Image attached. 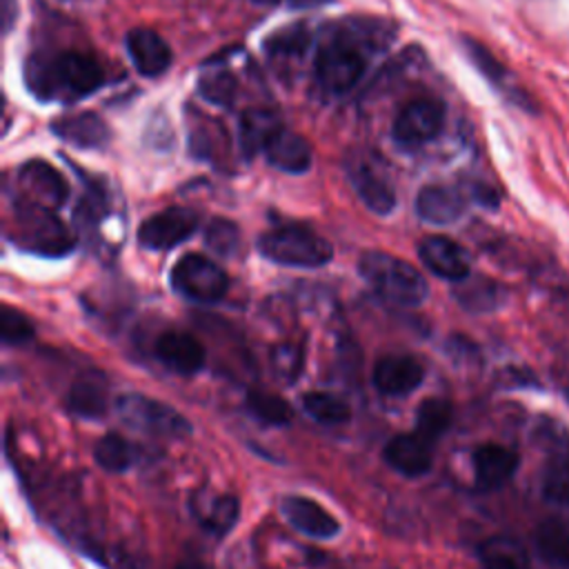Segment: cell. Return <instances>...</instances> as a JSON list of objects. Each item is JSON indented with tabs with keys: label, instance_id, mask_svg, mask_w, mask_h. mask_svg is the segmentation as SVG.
Segmentation results:
<instances>
[{
	"label": "cell",
	"instance_id": "836d02e7",
	"mask_svg": "<svg viewBox=\"0 0 569 569\" xmlns=\"http://www.w3.org/2000/svg\"><path fill=\"white\" fill-rule=\"evenodd\" d=\"M269 360H271L273 373L282 382L293 385L305 369V349L298 342H280L271 349Z\"/></svg>",
	"mask_w": 569,
	"mask_h": 569
},
{
	"label": "cell",
	"instance_id": "d6a6232c",
	"mask_svg": "<svg viewBox=\"0 0 569 569\" xmlns=\"http://www.w3.org/2000/svg\"><path fill=\"white\" fill-rule=\"evenodd\" d=\"M238 516H240L238 498L233 493H222V496L211 498L204 513H200V522L207 531H211L216 536H224L227 531L233 529Z\"/></svg>",
	"mask_w": 569,
	"mask_h": 569
},
{
	"label": "cell",
	"instance_id": "484cf974",
	"mask_svg": "<svg viewBox=\"0 0 569 569\" xmlns=\"http://www.w3.org/2000/svg\"><path fill=\"white\" fill-rule=\"evenodd\" d=\"M93 458L104 471L122 473L129 467H133V462L138 458V449L120 433H104L93 445Z\"/></svg>",
	"mask_w": 569,
	"mask_h": 569
},
{
	"label": "cell",
	"instance_id": "1f68e13d",
	"mask_svg": "<svg viewBox=\"0 0 569 569\" xmlns=\"http://www.w3.org/2000/svg\"><path fill=\"white\" fill-rule=\"evenodd\" d=\"M198 93L202 100L209 104L218 107H231L236 96H238V80L231 71L227 69H216V71H204L198 78Z\"/></svg>",
	"mask_w": 569,
	"mask_h": 569
},
{
	"label": "cell",
	"instance_id": "ab89813d",
	"mask_svg": "<svg viewBox=\"0 0 569 569\" xmlns=\"http://www.w3.org/2000/svg\"><path fill=\"white\" fill-rule=\"evenodd\" d=\"M291 7L296 9H309V7H318V4H327L331 0H287Z\"/></svg>",
	"mask_w": 569,
	"mask_h": 569
},
{
	"label": "cell",
	"instance_id": "8fae6325",
	"mask_svg": "<svg viewBox=\"0 0 569 569\" xmlns=\"http://www.w3.org/2000/svg\"><path fill=\"white\" fill-rule=\"evenodd\" d=\"M18 200L44 207V209H58L64 204L69 196V184L62 178L58 169H53L44 160H27L18 169Z\"/></svg>",
	"mask_w": 569,
	"mask_h": 569
},
{
	"label": "cell",
	"instance_id": "52a82bcc",
	"mask_svg": "<svg viewBox=\"0 0 569 569\" xmlns=\"http://www.w3.org/2000/svg\"><path fill=\"white\" fill-rule=\"evenodd\" d=\"M171 287L202 305H213L224 298L229 289L227 271L202 253H184L171 269Z\"/></svg>",
	"mask_w": 569,
	"mask_h": 569
},
{
	"label": "cell",
	"instance_id": "d6986e66",
	"mask_svg": "<svg viewBox=\"0 0 569 569\" xmlns=\"http://www.w3.org/2000/svg\"><path fill=\"white\" fill-rule=\"evenodd\" d=\"M51 131L71 147L100 149L109 142L111 131L107 122L93 111H78L51 122Z\"/></svg>",
	"mask_w": 569,
	"mask_h": 569
},
{
	"label": "cell",
	"instance_id": "277c9868",
	"mask_svg": "<svg viewBox=\"0 0 569 569\" xmlns=\"http://www.w3.org/2000/svg\"><path fill=\"white\" fill-rule=\"evenodd\" d=\"M258 251L276 264L298 269H318L333 258L331 244L300 224H284L262 233L258 238Z\"/></svg>",
	"mask_w": 569,
	"mask_h": 569
},
{
	"label": "cell",
	"instance_id": "83f0119b",
	"mask_svg": "<svg viewBox=\"0 0 569 569\" xmlns=\"http://www.w3.org/2000/svg\"><path fill=\"white\" fill-rule=\"evenodd\" d=\"M302 409L320 425H345L351 420V407L336 393L329 391H307L302 396Z\"/></svg>",
	"mask_w": 569,
	"mask_h": 569
},
{
	"label": "cell",
	"instance_id": "30bf717a",
	"mask_svg": "<svg viewBox=\"0 0 569 569\" xmlns=\"http://www.w3.org/2000/svg\"><path fill=\"white\" fill-rule=\"evenodd\" d=\"M198 229V213L187 207H169L149 216L138 227V242L149 251H167L184 242Z\"/></svg>",
	"mask_w": 569,
	"mask_h": 569
},
{
	"label": "cell",
	"instance_id": "f546056e",
	"mask_svg": "<svg viewBox=\"0 0 569 569\" xmlns=\"http://www.w3.org/2000/svg\"><path fill=\"white\" fill-rule=\"evenodd\" d=\"M244 407L258 422L267 427H284L293 418L291 405L269 391H249L244 398Z\"/></svg>",
	"mask_w": 569,
	"mask_h": 569
},
{
	"label": "cell",
	"instance_id": "7c38bea8",
	"mask_svg": "<svg viewBox=\"0 0 569 569\" xmlns=\"http://www.w3.org/2000/svg\"><path fill=\"white\" fill-rule=\"evenodd\" d=\"M425 380V367L418 358L407 353L382 356L373 365L371 382L373 387L389 398H405L413 393Z\"/></svg>",
	"mask_w": 569,
	"mask_h": 569
},
{
	"label": "cell",
	"instance_id": "cb8c5ba5",
	"mask_svg": "<svg viewBox=\"0 0 569 569\" xmlns=\"http://www.w3.org/2000/svg\"><path fill=\"white\" fill-rule=\"evenodd\" d=\"M67 409L87 420H98L107 411V385L96 373H84L76 378L67 393Z\"/></svg>",
	"mask_w": 569,
	"mask_h": 569
},
{
	"label": "cell",
	"instance_id": "7402d4cb",
	"mask_svg": "<svg viewBox=\"0 0 569 569\" xmlns=\"http://www.w3.org/2000/svg\"><path fill=\"white\" fill-rule=\"evenodd\" d=\"M282 129V120L273 109H247L238 122L240 151L247 158L264 151L269 140Z\"/></svg>",
	"mask_w": 569,
	"mask_h": 569
},
{
	"label": "cell",
	"instance_id": "74e56055",
	"mask_svg": "<svg viewBox=\"0 0 569 569\" xmlns=\"http://www.w3.org/2000/svg\"><path fill=\"white\" fill-rule=\"evenodd\" d=\"M0 336L4 345H22L33 338V322L22 311L4 307L0 313Z\"/></svg>",
	"mask_w": 569,
	"mask_h": 569
},
{
	"label": "cell",
	"instance_id": "7a4b0ae2",
	"mask_svg": "<svg viewBox=\"0 0 569 569\" xmlns=\"http://www.w3.org/2000/svg\"><path fill=\"white\" fill-rule=\"evenodd\" d=\"M107 80L104 64L87 51L64 49L27 67V82L42 100L76 102L98 91Z\"/></svg>",
	"mask_w": 569,
	"mask_h": 569
},
{
	"label": "cell",
	"instance_id": "3957f363",
	"mask_svg": "<svg viewBox=\"0 0 569 569\" xmlns=\"http://www.w3.org/2000/svg\"><path fill=\"white\" fill-rule=\"evenodd\" d=\"M358 271L365 282L389 302L416 307L427 300V280L413 264L402 258L385 251H365L358 260Z\"/></svg>",
	"mask_w": 569,
	"mask_h": 569
},
{
	"label": "cell",
	"instance_id": "4316f807",
	"mask_svg": "<svg viewBox=\"0 0 569 569\" xmlns=\"http://www.w3.org/2000/svg\"><path fill=\"white\" fill-rule=\"evenodd\" d=\"M538 553L558 569H569V529L558 520H545L536 529Z\"/></svg>",
	"mask_w": 569,
	"mask_h": 569
},
{
	"label": "cell",
	"instance_id": "ffe728a7",
	"mask_svg": "<svg viewBox=\"0 0 569 569\" xmlns=\"http://www.w3.org/2000/svg\"><path fill=\"white\" fill-rule=\"evenodd\" d=\"M416 211L429 224H451L465 211V196L453 187L429 184L420 189L416 198Z\"/></svg>",
	"mask_w": 569,
	"mask_h": 569
},
{
	"label": "cell",
	"instance_id": "e575fe53",
	"mask_svg": "<svg viewBox=\"0 0 569 569\" xmlns=\"http://www.w3.org/2000/svg\"><path fill=\"white\" fill-rule=\"evenodd\" d=\"M456 298L462 307L471 311H489L498 305L500 289L491 280H476V282L462 280L460 287L456 289Z\"/></svg>",
	"mask_w": 569,
	"mask_h": 569
},
{
	"label": "cell",
	"instance_id": "ba28073f",
	"mask_svg": "<svg viewBox=\"0 0 569 569\" xmlns=\"http://www.w3.org/2000/svg\"><path fill=\"white\" fill-rule=\"evenodd\" d=\"M345 173L365 207L378 216H389L396 209V191L389 182L382 162L362 149H353L345 158Z\"/></svg>",
	"mask_w": 569,
	"mask_h": 569
},
{
	"label": "cell",
	"instance_id": "9a60e30c",
	"mask_svg": "<svg viewBox=\"0 0 569 569\" xmlns=\"http://www.w3.org/2000/svg\"><path fill=\"white\" fill-rule=\"evenodd\" d=\"M124 47H127V53H129L136 71L147 78H156V76L164 73L173 58L167 40L149 27L131 29L124 36Z\"/></svg>",
	"mask_w": 569,
	"mask_h": 569
},
{
	"label": "cell",
	"instance_id": "60d3db41",
	"mask_svg": "<svg viewBox=\"0 0 569 569\" xmlns=\"http://www.w3.org/2000/svg\"><path fill=\"white\" fill-rule=\"evenodd\" d=\"M567 400H569V387H567Z\"/></svg>",
	"mask_w": 569,
	"mask_h": 569
},
{
	"label": "cell",
	"instance_id": "6da1fadb",
	"mask_svg": "<svg viewBox=\"0 0 569 569\" xmlns=\"http://www.w3.org/2000/svg\"><path fill=\"white\" fill-rule=\"evenodd\" d=\"M391 40V27L382 20L349 18L318 47L313 60L316 84L331 96H342L353 89L369 64V53L380 51Z\"/></svg>",
	"mask_w": 569,
	"mask_h": 569
},
{
	"label": "cell",
	"instance_id": "2e32d148",
	"mask_svg": "<svg viewBox=\"0 0 569 569\" xmlns=\"http://www.w3.org/2000/svg\"><path fill=\"white\" fill-rule=\"evenodd\" d=\"M382 458L393 471L418 478L433 465V445L420 433H398L385 445Z\"/></svg>",
	"mask_w": 569,
	"mask_h": 569
},
{
	"label": "cell",
	"instance_id": "5bb4252c",
	"mask_svg": "<svg viewBox=\"0 0 569 569\" xmlns=\"http://www.w3.org/2000/svg\"><path fill=\"white\" fill-rule=\"evenodd\" d=\"M418 256L422 264L442 280L462 282L471 273L467 249L447 236H427L418 244Z\"/></svg>",
	"mask_w": 569,
	"mask_h": 569
},
{
	"label": "cell",
	"instance_id": "d4e9b609",
	"mask_svg": "<svg viewBox=\"0 0 569 569\" xmlns=\"http://www.w3.org/2000/svg\"><path fill=\"white\" fill-rule=\"evenodd\" d=\"M453 422V407L445 398H427L416 409V433H420L431 445L445 436Z\"/></svg>",
	"mask_w": 569,
	"mask_h": 569
},
{
	"label": "cell",
	"instance_id": "f35d334b",
	"mask_svg": "<svg viewBox=\"0 0 569 569\" xmlns=\"http://www.w3.org/2000/svg\"><path fill=\"white\" fill-rule=\"evenodd\" d=\"M176 569H211V567L198 558H187V560H180Z\"/></svg>",
	"mask_w": 569,
	"mask_h": 569
},
{
	"label": "cell",
	"instance_id": "44dd1931",
	"mask_svg": "<svg viewBox=\"0 0 569 569\" xmlns=\"http://www.w3.org/2000/svg\"><path fill=\"white\" fill-rule=\"evenodd\" d=\"M267 162L284 173H305L311 167V144L296 131L280 129L262 151Z\"/></svg>",
	"mask_w": 569,
	"mask_h": 569
},
{
	"label": "cell",
	"instance_id": "4dcf8cb0",
	"mask_svg": "<svg viewBox=\"0 0 569 569\" xmlns=\"http://www.w3.org/2000/svg\"><path fill=\"white\" fill-rule=\"evenodd\" d=\"M542 496L553 505H569V449L551 453L542 469Z\"/></svg>",
	"mask_w": 569,
	"mask_h": 569
},
{
	"label": "cell",
	"instance_id": "5b68a950",
	"mask_svg": "<svg viewBox=\"0 0 569 569\" xmlns=\"http://www.w3.org/2000/svg\"><path fill=\"white\" fill-rule=\"evenodd\" d=\"M13 242L27 251L44 256H62L73 247V238L53 209H44L24 200H16Z\"/></svg>",
	"mask_w": 569,
	"mask_h": 569
},
{
	"label": "cell",
	"instance_id": "d590c367",
	"mask_svg": "<svg viewBox=\"0 0 569 569\" xmlns=\"http://www.w3.org/2000/svg\"><path fill=\"white\" fill-rule=\"evenodd\" d=\"M462 47L469 56V60L473 62V67L491 82L502 87L505 78H507V69L491 56L489 49H485L480 42H476L473 38H462Z\"/></svg>",
	"mask_w": 569,
	"mask_h": 569
},
{
	"label": "cell",
	"instance_id": "9c48e42d",
	"mask_svg": "<svg viewBox=\"0 0 569 569\" xmlns=\"http://www.w3.org/2000/svg\"><path fill=\"white\" fill-rule=\"evenodd\" d=\"M445 127V104L438 98L420 96L409 100L396 116L391 136L400 147H418L436 136Z\"/></svg>",
	"mask_w": 569,
	"mask_h": 569
},
{
	"label": "cell",
	"instance_id": "8d00e7d4",
	"mask_svg": "<svg viewBox=\"0 0 569 569\" xmlns=\"http://www.w3.org/2000/svg\"><path fill=\"white\" fill-rule=\"evenodd\" d=\"M204 242L216 253L231 256V253H236V249L240 244V231L231 220L216 218L209 222V227L204 231Z\"/></svg>",
	"mask_w": 569,
	"mask_h": 569
},
{
	"label": "cell",
	"instance_id": "f1b7e54d",
	"mask_svg": "<svg viewBox=\"0 0 569 569\" xmlns=\"http://www.w3.org/2000/svg\"><path fill=\"white\" fill-rule=\"evenodd\" d=\"M309 47V31L305 24H291L280 31H276L267 42L264 49L269 58L278 64H289L291 60H298L305 56Z\"/></svg>",
	"mask_w": 569,
	"mask_h": 569
},
{
	"label": "cell",
	"instance_id": "603a6c76",
	"mask_svg": "<svg viewBox=\"0 0 569 569\" xmlns=\"http://www.w3.org/2000/svg\"><path fill=\"white\" fill-rule=\"evenodd\" d=\"M478 560L482 569H531L529 553L513 536H489L478 547Z\"/></svg>",
	"mask_w": 569,
	"mask_h": 569
},
{
	"label": "cell",
	"instance_id": "4fadbf2b",
	"mask_svg": "<svg viewBox=\"0 0 569 569\" xmlns=\"http://www.w3.org/2000/svg\"><path fill=\"white\" fill-rule=\"evenodd\" d=\"M473 482L482 491H493L507 485L518 471L520 456L516 449L500 442H482L471 453Z\"/></svg>",
	"mask_w": 569,
	"mask_h": 569
},
{
	"label": "cell",
	"instance_id": "e0dca14e",
	"mask_svg": "<svg viewBox=\"0 0 569 569\" xmlns=\"http://www.w3.org/2000/svg\"><path fill=\"white\" fill-rule=\"evenodd\" d=\"M280 511L287 518V522L316 540L333 538L340 531V522L316 500L305 496H287L280 502Z\"/></svg>",
	"mask_w": 569,
	"mask_h": 569
},
{
	"label": "cell",
	"instance_id": "8992f818",
	"mask_svg": "<svg viewBox=\"0 0 569 569\" xmlns=\"http://www.w3.org/2000/svg\"><path fill=\"white\" fill-rule=\"evenodd\" d=\"M116 411L124 425L142 433L167 438H184L191 433V425L180 411L144 393L120 396L116 402Z\"/></svg>",
	"mask_w": 569,
	"mask_h": 569
},
{
	"label": "cell",
	"instance_id": "ac0fdd59",
	"mask_svg": "<svg viewBox=\"0 0 569 569\" xmlns=\"http://www.w3.org/2000/svg\"><path fill=\"white\" fill-rule=\"evenodd\" d=\"M156 358L180 376H193L204 367V347L184 331H167L156 340Z\"/></svg>",
	"mask_w": 569,
	"mask_h": 569
}]
</instances>
